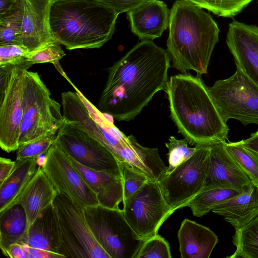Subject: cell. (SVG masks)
Instances as JSON below:
<instances>
[{
  "label": "cell",
  "mask_w": 258,
  "mask_h": 258,
  "mask_svg": "<svg viewBox=\"0 0 258 258\" xmlns=\"http://www.w3.org/2000/svg\"><path fill=\"white\" fill-rule=\"evenodd\" d=\"M170 58L151 40H142L109 69L98 109L117 121L134 119L165 90Z\"/></svg>",
  "instance_id": "1"
},
{
  "label": "cell",
  "mask_w": 258,
  "mask_h": 258,
  "mask_svg": "<svg viewBox=\"0 0 258 258\" xmlns=\"http://www.w3.org/2000/svg\"><path fill=\"white\" fill-rule=\"evenodd\" d=\"M166 92L171 119L191 145L226 141L229 128L201 76L182 73L171 76Z\"/></svg>",
  "instance_id": "2"
},
{
  "label": "cell",
  "mask_w": 258,
  "mask_h": 258,
  "mask_svg": "<svg viewBox=\"0 0 258 258\" xmlns=\"http://www.w3.org/2000/svg\"><path fill=\"white\" fill-rule=\"evenodd\" d=\"M219 29L209 13L185 0L170 10L167 51L173 67L182 73L190 70L201 76L207 72Z\"/></svg>",
  "instance_id": "3"
},
{
  "label": "cell",
  "mask_w": 258,
  "mask_h": 258,
  "mask_svg": "<svg viewBox=\"0 0 258 258\" xmlns=\"http://www.w3.org/2000/svg\"><path fill=\"white\" fill-rule=\"evenodd\" d=\"M118 15L97 0H51L50 33L69 50L100 48L112 37Z\"/></svg>",
  "instance_id": "4"
},
{
  "label": "cell",
  "mask_w": 258,
  "mask_h": 258,
  "mask_svg": "<svg viewBox=\"0 0 258 258\" xmlns=\"http://www.w3.org/2000/svg\"><path fill=\"white\" fill-rule=\"evenodd\" d=\"M50 95L38 73L27 70L24 79L19 145L57 132L63 116L60 105Z\"/></svg>",
  "instance_id": "5"
},
{
  "label": "cell",
  "mask_w": 258,
  "mask_h": 258,
  "mask_svg": "<svg viewBox=\"0 0 258 258\" xmlns=\"http://www.w3.org/2000/svg\"><path fill=\"white\" fill-rule=\"evenodd\" d=\"M84 211L95 238L110 258H135L145 240L137 236L122 210L97 204Z\"/></svg>",
  "instance_id": "6"
},
{
  "label": "cell",
  "mask_w": 258,
  "mask_h": 258,
  "mask_svg": "<svg viewBox=\"0 0 258 258\" xmlns=\"http://www.w3.org/2000/svg\"><path fill=\"white\" fill-rule=\"evenodd\" d=\"M61 238L60 253L65 257L110 258L95 238L84 207L58 193L53 203Z\"/></svg>",
  "instance_id": "7"
},
{
  "label": "cell",
  "mask_w": 258,
  "mask_h": 258,
  "mask_svg": "<svg viewBox=\"0 0 258 258\" xmlns=\"http://www.w3.org/2000/svg\"><path fill=\"white\" fill-rule=\"evenodd\" d=\"M54 143L85 167L122 178L121 163L113 153L77 122L63 117Z\"/></svg>",
  "instance_id": "8"
},
{
  "label": "cell",
  "mask_w": 258,
  "mask_h": 258,
  "mask_svg": "<svg viewBox=\"0 0 258 258\" xmlns=\"http://www.w3.org/2000/svg\"><path fill=\"white\" fill-rule=\"evenodd\" d=\"M208 89L225 122L232 118L244 125L258 124V87L240 69Z\"/></svg>",
  "instance_id": "9"
},
{
  "label": "cell",
  "mask_w": 258,
  "mask_h": 258,
  "mask_svg": "<svg viewBox=\"0 0 258 258\" xmlns=\"http://www.w3.org/2000/svg\"><path fill=\"white\" fill-rule=\"evenodd\" d=\"M195 147L192 156L158 182L173 213L186 207L204 186L210 165V147L208 144Z\"/></svg>",
  "instance_id": "10"
},
{
  "label": "cell",
  "mask_w": 258,
  "mask_h": 258,
  "mask_svg": "<svg viewBox=\"0 0 258 258\" xmlns=\"http://www.w3.org/2000/svg\"><path fill=\"white\" fill-rule=\"evenodd\" d=\"M122 203L125 219L137 236L143 240L158 234L160 227L173 214L158 182L150 180Z\"/></svg>",
  "instance_id": "11"
},
{
  "label": "cell",
  "mask_w": 258,
  "mask_h": 258,
  "mask_svg": "<svg viewBox=\"0 0 258 258\" xmlns=\"http://www.w3.org/2000/svg\"><path fill=\"white\" fill-rule=\"evenodd\" d=\"M32 65L25 61L15 65L10 74L0 76V147L7 153L19 145L25 75Z\"/></svg>",
  "instance_id": "12"
},
{
  "label": "cell",
  "mask_w": 258,
  "mask_h": 258,
  "mask_svg": "<svg viewBox=\"0 0 258 258\" xmlns=\"http://www.w3.org/2000/svg\"><path fill=\"white\" fill-rule=\"evenodd\" d=\"M43 171L57 189L83 207L99 204L96 194L54 143L45 154Z\"/></svg>",
  "instance_id": "13"
},
{
  "label": "cell",
  "mask_w": 258,
  "mask_h": 258,
  "mask_svg": "<svg viewBox=\"0 0 258 258\" xmlns=\"http://www.w3.org/2000/svg\"><path fill=\"white\" fill-rule=\"evenodd\" d=\"M226 143L216 141L208 144L210 147V165L202 190L224 188L241 192L252 183L227 150Z\"/></svg>",
  "instance_id": "14"
},
{
  "label": "cell",
  "mask_w": 258,
  "mask_h": 258,
  "mask_svg": "<svg viewBox=\"0 0 258 258\" xmlns=\"http://www.w3.org/2000/svg\"><path fill=\"white\" fill-rule=\"evenodd\" d=\"M226 41L236 68L258 87V27L233 21Z\"/></svg>",
  "instance_id": "15"
},
{
  "label": "cell",
  "mask_w": 258,
  "mask_h": 258,
  "mask_svg": "<svg viewBox=\"0 0 258 258\" xmlns=\"http://www.w3.org/2000/svg\"><path fill=\"white\" fill-rule=\"evenodd\" d=\"M51 0H22L21 45L31 52L51 41L48 13Z\"/></svg>",
  "instance_id": "16"
},
{
  "label": "cell",
  "mask_w": 258,
  "mask_h": 258,
  "mask_svg": "<svg viewBox=\"0 0 258 258\" xmlns=\"http://www.w3.org/2000/svg\"><path fill=\"white\" fill-rule=\"evenodd\" d=\"M170 15L166 4L150 0L127 12L132 32L142 40L160 37L169 27Z\"/></svg>",
  "instance_id": "17"
},
{
  "label": "cell",
  "mask_w": 258,
  "mask_h": 258,
  "mask_svg": "<svg viewBox=\"0 0 258 258\" xmlns=\"http://www.w3.org/2000/svg\"><path fill=\"white\" fill-rule=\"evenodd\" d=\"M127 139L117 159L145 175L150 180L158 182L165 175L167 167L161 158L158 148L142 146L132 135L127 136Z\"/></svg>",
  "instance_id": "18"
},
{
  "label": "cell",
  "mask_w": 258,
  "mask_h": 258,
  "mask_svg": "<svg viewBox=\"0 0 258 258\" xmlns=\"http://www.w3.org/2000/svg\"><path fill=\"white\" fill-rule=\"evenodd\" d=\"M67 155L72 165L96 194L99 204L111 209H119V205L123 196L122 178L106 172L85 167Z\"/></svg>",
  "instance_id": "19"
},
{
  "label": "cell",
  "mask_w": 258,
  "mask_h": 258,
  "mask_svg": "<svg viewBox=\"0 0 258 258\" xmlns=\"http://www.w3.org/2000/svg\"><path fill=\"white\" fill-rule=\"evenodd\" d=\"M58 194L41 166H39L17 203L24 208L29 228L46 208L53 204Z\"/></svg>",
  "instance_id": "20"
},
{
  "label": "cell",
  "mask_w": 258,
  "mask_h": 258,
  "mask_svg": "<svg viewBox=\"0 0 258 258\" xmlns=\"http://www.w3.org/2000/svg\"><path fill=\"white\" fill-rule=\"evenodd\" d=\"M177 236L182 258H209L218 241L210 229L187 219L181 222Z\"/></svg>",
  "instance_id": "21"
},
{
  "label": "cell",
  "mask_w": 258,
  "mask_h": 258,
  "mask_svg": "<svg viewBox=\"0 0 258 258\" xmlns=\"http://www.w3.org/2000/svg\"><path fill=\"white\" fill-rule=\"evenodd\" d=\"M212 211L223 216L235 230L242 228L258 216V184L251 183Z\"/></svg>",
  "instance_id": "22"
},
{
  "label": "cell",
  "mask_w": 258,
  "mask_h": 258,
  "mask_svg": "<svg viewBox=\"0 0 258 258\" xmlns=\"http://www.w3.org/2000/svg\"><path fill=\"white\" fill-rule=\"evenodd\" d=\"M22 243L60 254L61 238L53 204L42 211L29 227Z\"/></svg>",
  "instance_id": "23"
},
{
  "label": "cell",
  "mask_w": 258,
  "mask_h": 258,
  "mask_svg": "<svg viewBox=\"0 0 258 258\" xmlns=\"http://www.w3.org/2000/svg\"><path fill=\"white\" fill-rule=\"evenodd\" d=\"M37 157L15 161L12 173L0 185V214L17 203L38 170Z\"/></svg>",
  "instance_id": "24"
},
{
  "label": "cell",
  "mask_w": 258,
  "mask_h": 258,
  "mask_svg": "<svg viewBox=\"0 0 258 258\" xmlns=\"http://www.w3.org/2000/svg\"><path fill=\"white\" fill-rule=\"evenodd\" d=\"M29 229L24 208L16 204L0 214V248L5 256L12 244L22 243Z\"/></svg>",
  "instance_id": "25"
},
{
  "label": "cell",
  "mask_w": 258,
  "mask_h": 258,
  "mask_svg": "<svg viewBox=\"0 0 258 258\" xmlns=\"http://www.w3.org/2000/svg\"><path fill=\"white\" fill-rule=\"evenodd\" d=\"M239 192L234 189L224 188L202 190L187 204L186 207L191 209L194 216L201 217Z\"/></svg>",
  "instance_id": "26"
},
{
  "label": "cell",
  "mask_w": 258,
  "mask_h": 258,
  "mask_svg": "<svg viewBox=\"0 0 258 258\" xmlns=\"http://www.w3.org/2000/svg\"><path fill=\"white\" fill-rule=\"evenodd\" d=\"M232 242L236 250L227 257L258 258V216L242 228L235 230Z\"/></svg>",
  "instance_id": "27"
},
{
  "label": "cell",
  "mask_w": 258,
  "mask_h": 258,
  "mask_svg": "<svg viewBox=\"0 0 258 258\" xmlns=\"http://www.w3.org/2000/svg\"><path fill=\"white\" fill-rule=\"evenodd\" d=\"M23 14L22 0H17L9 10L0 15V45H21Z\"/></svg>",
  "instance_id": "28"
},
{
  "label": "cell",
  "mask_w": 258,
  "mask_h": 258,
  "mask_svg": "<svg viewBox=\"0 0 258 258\" xmlns=\"http://www.w3.org/2000/svg\"><path fill=\"white\" fill-rule=\"evenodd\" d=\"M225 147L252 183L258 184V156L245 147L241 141L226 143Z\"/></svg>",
  "instance_id": "29"
},
{
  "label": "cell",
  "mask_w": 258,
  "mask_h": 258,
  "mask_svg": "<svg viewBox=\"0 0 258 258\" xmlns=\"http://www.w3.org/2000/svg\"><path fill=\"white\" fill-rule=\"evenodd\" d=\"M197 7L223 17L231 18L245 8L253 0H185Z\"/></svg>",
  "instance_id": "30"
},
{
  "label": "cell",
  "mask_w": 258,
  "mask_h": 258,
  "mask_svg": "<svg viewBox=\"0 0 258 258\" xmlns=\"http://www.w3.org/2000/svg\"><path fill=\"white\" fill-rule=\"evenodd\" d=\"M186 139L177 140L173 136H170L169 142L165 143L168 149L169 165L165 174L170 173L175 168L183 163L193 155L197 148L188 146Z\"/></svg>",
  "instance_id": "31"
},
{
  "label": "cell",
  "mask_w": 258,
  "mask_h": 258,
  "mask_svg": "<svg viewBox=\"0 0 258 258\" xmlns=\"http://www.w3.org/2000/svg\"><path fill=\"white\" fill-rule=\"evenodd\" d=\"M60 44L52 39L37 49L30 52L27 56V61L32 64L49 62L53 63L57 68H60L59 60L65 53Z\"/></svg>",
  "instance_id": "32"
},
{
  "label": "cell",
  "mask_w": 258,
  "mask_h": 258,
  "mask_svg": "<svg viewBox=\"0 0 258 258\" xmlns=\"http://www.w3.org/2000/svg\"><path fill=\"white\" fill-rule=\"evenodd\" d=\"M57 133H50L30 142L20 145L16 150V160L37 157L46 154L55 141Z\"/></svg>",
  "instance_id": "33"
},
{
  "label": "cell",
  "mask_w": 258,
  "mask_h": 258,
  "mask_svg": "<svg viewBox=\"0 0 258 258\" xmlns=\"http://www.w3.org/2000/svg\"><path fill=\"white\" fill-rule=\"evenodd\" d=\"M171 258L169 243L158 234L144 240L135 258Z\"/></svg>",
  "instance_id": "34"
},
{
  "label": "cell",
  "mask_w": 258,
  "mask_h": 258,
  "mask_svg": "<svg viewBox=\"0 0 258 258\" xmlns=\"http://www.w3.org/2000/svg\"><path fill=\"white\" fill-rule=\"evenodd\" d=\"M123 180V202L136 192L147 181L150 180L145 175L140 173L120 162Z\"/></svg>",
  "instance_id": "35"
},
{
  "label": "cell",
  "mask_w": 258,
  "mask_h": 258,
  "mask_svg": "<svg viewBox=\"0 0 258 258\" xmlns=\"http://www.w3.org/2000/svg\"><path fill=\"white\" fill-rule=\"evenodd\" d=\"M29 53L27 48L22 45H0V66L17 64L27 61V56Z\"/></svg>",
  "instance_id": "36"
},
{
  "label": "cell",
  "mask_w": 258,
  "mask_h": 258,
  "mask_svg": "<svg viewBox=\"0 0 258 258\" xmlns=\"http://www.w3.org/2000/svg\"><path fill=\"white\" fill-rule=\"evenodd\" d=\"M113 9L118 15L135 8L150 0H97Z\"/></svg>",
  "instance_id": "37"
},
{
  "label": "cell",
  "mask_w": 258,
  "mask_h": 258,
  "mask_svg": "<svg viewBox=\"0 0 258 258\" xmlns=\"http://www.w3.org/2000/svg\"><path fill=\"white\" fill-rule=\"evenodd\" d=\"M27 258H64L63 255L48 250L34 248L23 243Z\"/></svg>",
  "instance_id": "38"
},
{
  "label": "cell",
  "mask_w": 258,
  "mask_h": 258,
  "mask_svg": "<svg viewBox=\"0 0 258 258\" xmlns=\"http://www.w3.org/2000/svg\"><path fill=\"white\" fill-rule=\"evenodd\" d=\"M15 166V161L4 157L0 158V185L8 178Z\"/></svg>",
  "instance_id": "39"
},
{
  "label": "cell",
  "mask_w": 258,
  "mask_h": 258,
  "mask_svg": "<svg viewBox=\"0 0 258 258\" xmlns=\"http://www.w3.org/2000/svg\"><path fill=\"white\" fill-rule=\"evenodd\" d=\"M6 256L11 258H27V254L23 243L12 244L7 250Z\"/></svg>",
  "instance_id": "40"
},
{
  "label": "cell",
  "mask_w": 258,
  "mask_h": 258,
  "mask_svg": "<svg viewBox=\"0 0 258 258\" xmlns=\"http://www.w3.org/2000/svg\"><path fill=\"white\" fill-rule=\"evenodd\" d=\"M241 142L245 147L258 156V131L251 134L249 138Z\"/></svg>",
  "instance_id": "41"
},
{
  "label": "cell",
  "mask_w": 258,
  "mask_h": 258,
  "mask_svg": "<svg viewBox=\"0 0 258 258\" xmlns=\"http://www.w3.org/2000/svg\"><path fill=\"white\" fill-rule=\"evenodd\" d=\"M17 0H0V15L9 10Z\"/></svg>",
  "instance_id": "42"
},
{
  "label": "cell",
  "mask_w": 258,
  "mask_h": 258,
  "mask_svg": "<svg viewBox=\"0 0 258 258\" xmlns=\"http://www.w3.org/2000/svg\"><path fill=\"white\" fill-rule=\"evenodd\" d=\"M257 2H258V0H257Z\"/></svg>",
  "instance_id": "43"
}]
</instances>
